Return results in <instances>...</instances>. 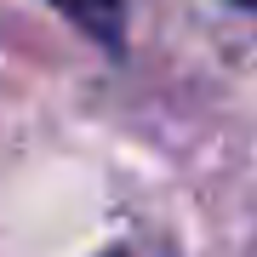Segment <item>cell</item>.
<instances>
[{"label": "cell", "mask_w": 257, "mask_h": 257, "mask_svg": "<svg viewBox=\"0 0 257 257\" xmlns=\"http://www.w3.org/2000/svg\"><path fill=\"white\" fill-rule=\"evenodd\" d=\"M69 23H80L97 46H120V29H126V6L120 0H52Z\"/></svg>", "instance_id": "cell-1"}, {"label": "cell", "mask_w": 257, "mask_h": 257, "mask_svg": "<svg viewBox=\"0 0 257 257\" xmlns=\"http://www.w3.org/2000/svg\"><path fill=\"white\" fill-rule=\"evenodd\" d=\"M234 6H251V12H257V0H234Z\"/></svg>", "instance_id": "cell-3"}, {"label": "cell", "mask_w": 257, "mask_h": 257, "mask_svg": "<svg viewBox=\"0 0 257 257\" xmlns=\"http://www.w3.org/2000/svg\"><path fill=\"white\" fill-rule=\"evenodd\" d=\"M103 257H155V251H149V246H109Z\"/></svg>", "instance_id": "cell-2"}]
</instances>
